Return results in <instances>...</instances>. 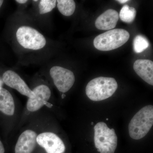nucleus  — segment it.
<instances>
[{
	"label": "nucleus",
	"instance_id": "obj_1",
	"mask_svg": "<svg viewBox=\"0 0 153 153\" xmlns=\"http://www.w3.org/2000/svg\"><path fill=\"white\" fill-rule=\"evenodd\" d=\"M117 87V82L114 78L100 76L89 81L86 85L85 92L91 100L102 101L112 96Z\"/></svg>",
	"mask_w": 153,
	"mask_h": 153
},
{
	"label": "nucleus",
	"instance_id": "obj_2",
	"mask_svg": "<svg viewBox=\"0 0 153 153\" xmlns=\"http://www.w3.org/2000/svg\"><path fill=\"white\" fill-rule=\"evenodd\" d=\"M153 125V106L146 105L134 115L128 125L130 136L134 140H140L146 136Z\"/></svg>",
	"mask_w": 153,
	"mask_h": 153
},
{
	"label": "nucleus",
	"instance_id": "obj_3",
	"mask_svg": "<svg viewBox=\"0 0 153 153\" xmlns=\"http://www.w3.org/2000/svg\"><path fill=\"white\" fill-rule=\"evenodd\" d=\"M129 38V33L126 30L113 29L97 36L94 40V45L100 51H110L122 46Z\"/></svg>",
	"mask_w": 153,
	"mask_h": 153
},
{
	"label": "nucleus",
	"instance_id": "obj_4",
	"mask_svg": "<svg viewBox=\"0 0 153 153\" xmlns=\"http://www.w3.org/2000/svg\"><path fill=\"white\" fill-rule=\"evenodd\" d=\"M95 147L100 153H114L117 137L114 129H110L104 122L98 123L94 128Z\"/></svg>",
	"mask_w": 153,
	"mask_h": 153
},
{
	"label": "nucleus",
	"instance_id": "obj_5",
	"mask_svg": "<svg viewBox=\"0 0 153 153\" xmlns=\"http://www.w3.org/2000/svg\"><path fill=\"white\" fill-rule=\"evenodd\" d=\"M16 38L18 42L25 49L39 50L45 47L46 40L38 30L28 26H22L17 30Z\"/></svg>",
	"mask_w": 153,
	"mask_h": 153
},
{
	"label": "nucleus",
	"instance_id": "obj_6",
	"mask_svg": "<svg viewBox=\"0 0 153 153\" xmlns=\"http://www.w3.org/2000/svg\"><path fill=\"white\" fill-rule=\"evenodd\" d=\"M50 74L57 89L63 93L70 90L75 82L73 72L61 66L52 67L50 69Z\"/></svg>",
	"mask_w": 153,
	"mask_h": 153
},
{
	"label": "nucleus",
	"instance_id": "obj_7",
	"mask_svg": "<svg viewBox=\"0 0 153 153\" xmlns=\"http://www.w3.org/2000/svg\"><path fill=\"white\" fill-rule=\"evenodd\" d=\"M36 141L47 153H63L66 149L63 141L53 133L47 132L39 134Z\"/></svg>",
	"mask_w": 153,
	"mask_h": 153
},
{
	"label": "nucleus",
	"instance_id": "obj_8",
	"mask_svg": "<svg viewBox=\"0 0 153 153\" xmlns=\"http://www.w3.org/2000/svg\"><path fill=\"white\" fill-rule=\"evenodd\" d=\"M2 80L6 85L16 89L22 95L31 98H35L36 97L33 91L15 71L12 70L6 71L3 74Z\"/></svg>",
	"mask_w": 153,
	"mask_h": 153
},
{
	"label": "nucleus",
	"instance_id": "obj_9",
	"mask_svg": "<svg viewBox=\"0 0 153 153\" xmlns=\"http://www.w3.org/2000/svg\"><path fill=\"white\" fill-rule=\"evenodd\" d=\"M35 98H29L27 102V109L34 112L40 109L44 105V102L48 101L51 95V90L47 85H38L33 89Z\"/></svg>",
	"mask_w": 153,
	"mask_h": 153
},
{
	"label": "nucleus",
	"instance_id": "obj_10",
	"mask_svg": "<svg viewBox=\"0 0 153 153\" xmlns=\"http://www.w3.org/2000/svg\"><path fill=\"white\" fill-rule=\"evenodd\" d=\"M37 134L31 130L23 132L19 137L16 147V153H32L36 146Z\"/></svg>",
	"mask_w": 153,
	"mask_h": 153
},
{
	"label": "nucleus",
	"instance_id": "obj_11",
	"mask_svg": "<svg viewBox=\"0 0 153 153\" xmlns=\"http://www.w3.org/2000/svg\"><path fill=\"white\" fill-rule=\"evenodd\" d=\"M119 18L117 11L113 9L107 10L97 19L96 27L100 30H111L115 27Z\"/></svg>",
	"mask_w": 153,
	"mask_h": 153
},
{
	"label": "nucleus",
	"instance_id": "obj_12",
	"mask_svg": "<svg viewBox=\"0 0 153 153\" xmlns=\"http://www.w3.org/2000/svg\"><path fill=\"white\" fill-rule=\"evenodd\" d=\"M134 69L145 82L153 85V62L149 60L139 59L134 63Z\"/></svg>",
	"mask_w": 153,
	"mask_h": 153
},
{
	"label": "nucleus",
	"instance_id": "obj_13",
	"mask_svg": "<svg viewBox=\"0 0 153 153\" xmlns=\"http://www.w3.org/2000/svg\"><path fill=\"white\" fill-rule=\"evenodd\" d=\"M14 100L12 94L5 88L0 87V111L8 116L14 114Z\"/></svg>",
	"mask_w": 153,
	"mask_h": 153
},
{
	"label": "nucleus",
	"instance_id": "obj_14",
	"mask_svg": "<svg viewBox=\"0 0 153 153\" xmlns=\"http://www.w3.org/2000/svg\"><path fill=\"white\" fill-rule=\"evenodd\" d=\"M57 2L58 10L63 16H69L74 13L76 9V4L74 1L58 0Z\"/></svg>",
	"mask_w": 153,
	"mask_h": 153
},
{
	"label": "nucleus",
	"instance_id": "obj_15",
	"mask_svg": "<svg viewBox=\"0 0 153 153\" xmlns=\"http://www.w3.org/2000/svg\"><path fill=\"white\" fill-rule=\"evenodd\" d=\"M136 13V10L134 8L125 5L120 10L119 16L122 21L130 24L134 20Z\"/></svg>",
	"mask_w": 153,
	"mask_h": 153
},
{
	"label": "nucleus",
	"instance_id": "obj_16",
	"mask_svg": "<svg viewBox=\"0 0 153 153\" xmlns=\"http://www.w3.org/2000/svg\"><path fill=\"white\" fill-rule=\"evenodd\" d=\"M149 45V41L143 36L138 35L134 39V49L136 53H140L143 52L147 49Z\"/></svg>",
	"mask_w": 153,
	"mask_h": 153
},
{
	"label": "nucleus",
	"instance_id": "obj_17",
	"mask_svg": "<svg viewBox=\"0 0 153 153\" xmlns=\"http://www.w3.org/2000/svg\"><path fill=\"white\" fill-rule=\"evenodd\" d=\"M56 2L55 0H41L39 4V13L45 14L51 12L55 8Z\"/></svg>",
	"mask_w": 153,
	"mask_h": 153
},
{
	"label": "nucleus",
	"instance_id": "obj_18",
	"mask_svg": "<svg viewBox=\"0 0 153 153\" xmlns=\"http://www.w3.org/2000/svg\"><path fill=\"white\" fill-rule=\"evenodd\" d=\"M5 149L2 143L0 141V153H4Z\"/></svg>",
	"mask_w": 153,
	"mask_h": 153
},
{
	"label": "nucleus",
	"instance_id": "obj_19",
	"mask_svg": "<svg viewBox=\"0 0 153 153\" xmlns=\"http://www.w3.org/2000/svg\"><path fill=\"white\" fill-rule=\"evenodd\" d=\"M16 1L19 4H24L27 2L28 1L27 0H16Z\"/></svg>",
	"mask_w": 153,
	"mask_h": 153
},
{
	"label": "nucleus",
	"instance_id": "obj_20",
	"mask_svg": "<svg viewBox=\"0 0 153 153\" xmlns=\"http://www.w3.org/2000/svg\"><path fill=\"white\" fill-rule=\"evenodd\" d=\"M44 105H46V106L50 108H52V106H53V105H52V104L49 103V102H48L47 101L45 102H44Z\"/></svg>",
	"mask_w": 153,
	"mask_h": 153
},
{
	"label": "nucleus",
	"instance_id": "obj_21",
	"mask_svg": "<svg viewBox=\"0 0 153 153\" xmlns=\"http://www.w3.org/2000/svg\"><path fill=\"white\" fill-rule=\"evenodd\" d=\"M117 2L121 3V4H124V3L127 2L129 1L128 0H118Z\"/></svg>",
	"mask_w": 153,
	"mask_h": 153
},
{
	"label": "nucleus",
	"instance_id": "obj_22",
	"mask_svg": "<svg viewBox=\"0 0 153 153\" xmlns=\"http://www.w3.org/2000/svg\"><path fill=\"white\" fill-rule=\"evenodd\" d=\"M3 83H4V82H3V80L0 79V87H2L3 85Z\"/></svg>",
	"mask_w": 153,
	"mask_h": 153
},
{
	"label": "nucleus",
	"instance_id": "obj_23",
	"mask_svg": "<svg viewBox=\"0 0 153 153\" xmlns=\"http://www.w3.org/2000/svg\"><path fill=\"white\" fill-rule=\"evenodd\" d=\"M3 3H4V1H2V0H0V8L1 7Z\"/></svg>",
	"mask_w": 153,
	"mask_h": 153
},
{
	"label": "nucleus",
	"instance_id": "obj_24",
	"mask_svg": "<svg viewBox=\"0 0 153 153\" xmlns=\"http://www.w3.org/2000/svg\"><path fill=\"white\" fill-rule=\"evenodd\" d=\"M66 97V95H65V94H62V98L63 99L64 98V97Z\"/></svg>",
	"mask_w": 153,
	"mask_h": 153
},
{
	"label": "nucleus",
	"instance_id": "obj_25",
	"mask_svg": "<svg viewBox=\"0 0 153 153\" xmlns=\"http://www.w3.org/2000/svg\"><path fill=\"white\" fill-rule=\"evenodd\" d=\"M91 125H94V123L93 122H91Z\"/></svg>",
	"mask_w": 153,
	"mask_h": 153
},
{
	"label": "nucleus",
	"instance_id": "obj_26",
	"mask_svg": "<svg viewBox=\"0 0 153 153\" xmlns=\"http://www.w3.org/2000/svg\"><path fill=\"white\" fill-rule=\"evenodd\" d=\"M106 120H108V118H107L106 119Z\"/></svg>",
	"mask_w": 153,
	"mask_h": 153
}]
</instances>
